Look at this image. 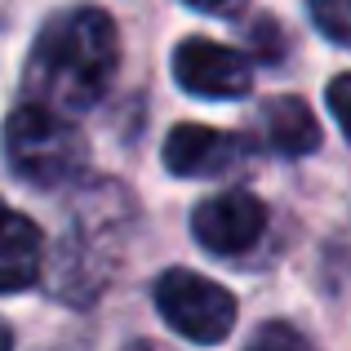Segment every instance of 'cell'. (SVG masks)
Returning a JSON list of instances; mask_svg holds the SVG:
<instances>
[{
  "instance_id": "cell-1",
  "label": "cell",
  "mask_w": 351,
  "mask_h": 351,
  "mask_svg": "<svg viewBox=\"0 0 351 351\" xmlns=\"http://www.w3.org/2000/svg\"><path fill=\"white\" fill-rule=\"evenodd\" d=\"M116 62L120 40L112 18L103 9H67L36 36L32 62H27V94L58 116L85 112L107 94Z\"/></svg>"
},
{
  "instance_id": "cell-2",
  "label": "cell",
  "mask_w": 351,
  "mask_h": 351,
  "mask_svg": "<svg viewBox=\"0 0 351 351\" xmlns=\"http://www.w3.org/2000/svg\"><path fill=\"white\" fill-rule=\"evenodd\" d=\"M5 160L32 187H62L85 173L89 143L71 116L27 103L5 120Z\"/></svg>"
},
{
  "instance_id": "cell-3",
  "label": "cell",
  "mask_w": 351,
  "mask_h": 351,
  "mask_svg": "<svg viewBox=\"0 0 351 351\" xmlns=\"http://www.w3.org/2000/svg\"><path fill=\"white\" fill-rule=\"evenodd\" d=\"M156 311L165 316V325L173 334L200 347L223 343L236 329V298L218 280L187 271V267H173L156 280Z\"/></svg>"
},
{
  "instance_id": "cell-4",
  "label": "cell",
  "mask_w": 351,
  "mask_h": 351,
  "mask_svg": "<svg viewBox=\"0 0 351 351\" xmlns=\"http://www.w3.org/2000/svg\"><path fill=\"white\" fill-rule=\"evenodd\" d=\"M173 80L196 98H245L254 85V67L232 45L187 36L173 49Z\"/></svg>"
},
{
  "instance_id": "cell-5",
  "label": "cell",
  "mask_w": 351,
  "mask_h": 351,
  "mask_svg": "<svg viewBox=\"0 0 351 351\" xmlns=\"http://www.w3.org/2000/svg\"><path fill=\"white\" fill-rule=\"evenodd\" d=\"M267 232V205L254 191H218V196L200 200L191 214V236L218 258H236L254 249Z\"/></svg>"
},
{
  "instance_id": "cell-6",
  "label": "cell",
  "mask_w": 351,
  "mask_h": 351,
  "mask_svg": "<svg viewBox=\"0 0 351 351\" xmlns=\"http://www.w3.org/2000/svg\"><path fill=\"white\" fill-rule=\"evenodd\" d=\"M240 138L209 125H178L165 138V169L178 178H218L240 160Z\"/></svg>"
},
{
  "instance_id": "cell-7",
  "label": "cell",
  "mask_w": 351,
  "mask_h": 351,
  "mask_svg": "<svg viewBox=\"0 0 351 351\" xmlns=\"http://www.w3.org/2000/svg\"><path fill=\"white\" fill-rule=\"evenodd\" d=\"M45 271V240L27 214L0 200V293H23Z\"/></svg>"
},
{
  "instance_id": "cell-8",
  "label": "cell",
  "mask_w": 351,
  "mask_h": 351,
  "mask_svg": "<svg viewBox=\"0 0 351 351\" xmlns=\"http://www.w3.org/2000/svg\"><path fill=\"white\" fill-rule=\"evenodd\" d=\"M263 134L267 147L280 156H311L320 147V125L302 98H271L263 107Z\"/></svg>"
},
{
  "instance_id": "cell-9",
  "label": "cell",
  "mask_w": 351,
  "mask_h": 351,
  "mask_svg": "<svg viewBox=\"0 0 351 351\" xmlns=\"http://www.w3.org/2000/svg\"><path fill=\"white\" fill-rule=\"evenodd\" d=\"M311 23L334 45H351V0H311Z\"/></svg>"
},
{
  "instance_id": "cell-10",
  "label": "cell",
  "mask_w": 351,
  "mask_h": 351,
  "mask_svg": "<svg viewBox=\"0 0 351 351\" xmlns=\"http://www.w3.org/2000/svg\"><path fill=\"white\" fill-rule=\"evenodd\" d=\"M245 351H311V343L298 334L293 325H280V320H271V325H263L254 338H249Z\"/></svg>"
},
{
  "instance_id": "cell-11",
  "label": "cell",
  "mask_w": 351,
  "mask_h": 351,
  "mask_svg": "<svg viewBox=\"0 0 351 351\" xmlns=\"http://www.w3.org/2000/svg\"><path fill=\"white\" fill-rule=\"evenodd\" d=\"M325 98H329V112H334L338 129H343V134L351 138V71H343V76H334V80H329Z\"/></svg>"
},
{
  "instance_id": "cell-12",
  "label": "cell",
  "mask_w": 351,
  "mask_h": 351,
  "mask_svg": "<svg viewBox=\"0 0 351 351\" xmlns=\"http://www.w3.org/2000/svg\"><path fill=\"white\" fill-rule=\"evenodd\" d=\"M182 5L200 9V14H232V9L240 5V0H182Z\"/></svg>"
},
{
  "instance_id": "cell-13",
  "label": "cell",
  "mask_w": 351,
  "mask_h": 351,
  "mask_svg": "<svg viewBox=\"0 0 351 351\" xmlns=\"http://www.w3.org/2000/svg\"><path fill=\"white\" fill-rule=\"evenodd\" d=\"M0 351H14V334H9V325H0Z\"/></svg>"
},
{
  "instance_id": "cell-14",
  "label": "cell",
  "mask_w": 351,
  "mask_h": 351,
  "mask_svg": "<svg viewBox=\"0 0 351 351\" xmlns=\"http://www.w3.org/2000/svg\"><path fill=\"white\" fill-rule=\"evenodd\" d=\"M125 351H169V347H160V343H129Z\"/></svg>"
}]
</instances>
